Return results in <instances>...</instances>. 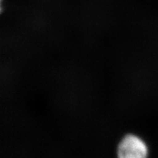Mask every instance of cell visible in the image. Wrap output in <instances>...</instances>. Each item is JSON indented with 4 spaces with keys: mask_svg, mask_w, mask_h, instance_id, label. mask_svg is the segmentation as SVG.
<instances>
[{
    "mask_svg": "<svg viewBox=\"0 0 158 158\" xmlns=\"http://www.w3.org/2000/svg\"><path fill=\"white\" fill-rule=\"evenodd\" d=\"M147 143L135 134H127L118 142L116 147L117 158H148Z\"/></svg>",
    "mask_w": 158,
    "mask_h": 158,
    "instance_id": "obj_1",
    "label": "cell"
}]
</instances>
